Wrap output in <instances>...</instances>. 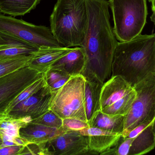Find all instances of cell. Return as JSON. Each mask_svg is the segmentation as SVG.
<instances>
[{
  "mask_svg": "<svg viewBox=\"0 0 155 155\" xmlns=\"http://www.w3.org/2000/svg\"><path fill=\"white\" fill-rule=\"evenodd\" d=\"M54 93L47 84L38 93L18 103L9 112L0 116V118L8 120L25 119L30 123L50 110Z\"/></svg>",
  "mask_w": 155,
  "mask_h": 155,
  "instance_id": "cell-10",
  "label": "cell"
},
{
  "mask_svg": "<svg viewBox=\"0 0 155 155\" xmlns=\"http://www.w3.org/2000/svg\"><path fill=\"white\" fill-rule=\"evenodd\" d=\"M123 116L108 114L97 111L88 122L89 127H97L122 135L124 129Z\"/></svg>",
  "mask_w": 155,
  "mask_h": 155,
  "instance_id": "cell-16",
  "label": "cell"
},
{
  "mask_svg": "<svg viewBox=\"0 0 155 155\" xmlns=\"http://www.w3.org/2000/svg\"><path fill=\"white\" fill-rule=\"evenodd\" d=\"M153 128L154 130L155 133V119L153 121Z\"/></svg>",
  "mask_w": 155,
  "mask_h": 155,
  "instance_id": "cell-33",
  "label": "cell"
},
{
  "mask_svg": "<svg viewBox=\"0 0 155 155\" xmlns=\"http://www.w3.org/2000/svg\"><path fill=\"white\" fill-rule=\"evenodd\" d=\"M86 61L84 50L80 46H77L54 63L50 69L58 70L70 76L82 74Z\"/></svg>",
  "mask_w": 155,
  "mask_h": 155,
  "instance_id": "cell-15",
  "label": "cell"
},
{
  "mask_svg": "<svg viewBox=\"0 0 155 155\" xmlns=\"http://www.w3.org/2000/svg\"><path fill=\"white\" fill-rule=\"evenodd\" d=\"M24 147L14 145L0 147V155H19Z\"/></svg>",
  "mask_w": 155,
  "mask_h": 155,
  "instance_id": "cell-27",
  "label": "cell"
},
{
  "mask_svg": "<svg viewBox=\"0 0 155 155\" xmlns=\"http://www.w3.org/2000/svg\"><path fill=\"white\" fill-rule=\"evenodd\" d=\"M30 123L59 129L62 127L63 119L51 110H49L38 118L32 120Z\"/></svg>",
  "mask_w": 155,
  "mask_h": 155,
  "instance_id": "cell-24",
  "label": "cell"
},
{
  "mask_svg": "<svg viewBox=\"0 0 155 155\" xmlns=\"http://www.w3.org/2000/svg\"><path fill=\"white\" fill-rule=\"evenodd\" d=\"M45 74L48 85H50L51 84L55 83L62 77L69 76L61 71L54 69H50L49 71L45 72Z\"/></svg>",
  "mask_w": 155,
  "mask_h": 155,
  "instance_id": "cell-26",
  "label": "cell"
},
{
  "mask_svg": "<svg viewBox=\"0 0 155 155\" xmlns=\"http://www.w3.org/2000/svg\"><path fill=\"white\" fill-rule=\"evenodd\" d=\"M47 85L46 81V76L45 73L42 77L34 82L31 84L26 89H25L21 92L17 97L14 100L13 102L10 105L8 109L6 112L4 113H7L11 109L13 108L15 106L22 101H24L25 99L31 97L35 94L38 93L41 89L46 86Z\"/></svg>",
  "mask_w": 155,
  "mask_h": 155,
  "instance_id": "cell-23",
  "label": "cell"
},
{
  "mask_svg": "<svg viewBox=\"0 0 155 155\" xmlns=\"http://www.w3.org/2000/svg\"><path fill=\"white\" fill-rule=\"evenodd\" d=\"M103 85L97 81L86 80L85 103L87 123L95 113L101 110L100 93Z\"/></svg>",
  "mask_w": 155,
  "mask_h": 155,
  "instance_id": "cell-18",
  "label": "cell"
},
{
  "mask_svg": "<svg viewBox=\"0 0 155 155\" xmlns=\"http://www.w3.org/2000/svg\"><path fill=\"white\" fill-rule=\"evenodd\" d=\"M0 34L27 43L39 48L41 46H63L51 28L27 22L13 16L0 14Z\"/></svg>",
  "mask_w": 155,
  "mask_h": 155,
  "instance_id": "cell-6",
  "label": "cell"
},
{
  "mask_svg": "<svg viewBox=\"0 0 155 155\" xmlns=\"http://www.w3.org/2000/svg\"><path fill=\"white\" fill-rule=\"evenodd\" d=\"M10 38L9 42L0 45V60L22 55H30L39 48L31 45Z\"/></svg>",
  "mask_w": 155,
  "mask_h": 155,
  "instance_id": "cell-19",
  "label": "cell"
},
{
  "mask_svg": "<svg viewBox=\"0 0 155 155\" xmlns=\"http://www.w3.org/2000/svg\"><path fill=\"white\" fill-rule=\"evenodd\" d=\"M3 144V140L2 139V137L0 136V147H2V145Z\"/></svg>",
  "mask_w": 155,
  "mask_h": 155,
  "instance_id": "cell-32",
  "label": "cell"
},
{
  "mask_svg": "<svg viewBox=\"0 0 155 155\" xmlns=\"http://www.w3.org/2000/svg\"><path fill=\"white\" fill-rule=\"evenodd\" d=\"M155 9V1L152 4V11H153Z\"/></svg>",
  "mask_w": 155,
  "mask_h": 155,
  "instance_id": "cell-31",
  "label": "cell"
},
{
  "mask_svg": "<svg viewBox=\"0 0 155 155\" xmlns=\"http://www.w3.org/2000/svg\"><path fill=\"white\" fill-rule=\"evenodd\" d=\"M74 47L41 46L31 54L32 57L28 66L41 73H44L59 59L73 51Z\"/></svg>",
  "mask_w": 155,
  "mask_h": 155,
  "instance_id": "cell-12",
  "label": "cell"
},
{
  "mask_svg": "<svg viewBox=\"0 0 155 155\" xmlns=\"http://www.w3.org/2000/svg\"><path fill=\"white\" fill-rule=\"evenodd\" d=\"M136 96L135 90L115 102L114 103L101 109L105 113L114 115L125 116L128 113Z\"/></svg>",
  "mask_w": 155,
  "mask_h": 155,
  "instance_id": "cell-21",
  "label": "cell"
},
{
  "mask_svg": "<svg viewBox=\"0 0 155 155\" xmlns=\"http://www.w3.org/2000/svg\"><path fill=\"white\" fill-rule=\"evenodd\" d=\"M86 79L82 74L72 76L54 93L50 110L62 119L75 118L87 122L86 110Z\"/></svg>",
  "mask_w": 155,
  "mask_h": 155,
  "instance_id": "cell-5",
  "label": "cell"
},
{
  "mask_svg": "<svg viewBox=\"0 0 155 155\" xmlns=\"http://www.w3.org/2000/svg\"><path fill=\"white\" fill-rule=\"evenodd\" d=\"M135 99L124 119L122 136L126 137L135 127L150 124L155 119V73L151 74L134 87Z\"/></svg>",
  "mask_w": 155,
  "mask_h": 155,
  "instance_id": "cell-7",
  "label": "cell"
},
{
  "mask_svg": "<svg viewBox=\"0 0 155 155\" xmlns=\"http://www.w3.org/2000/svg\"><path fill=\"white\" fill-rule=\"evenodd\" d=\"M155 73V34L142 35L118 42L112 76H119L132 87Z\"/></svg>",
  "mask_w": 155,
  "mask_h": 155,
  "instance_id": "cell-2",
  "label": "cell"
},
{
  "mask_svg": "<svg viewBox=\"0 0 155 155\" xmlns=\"http://www.w3.org/2000/svg\"><path fill=\"white\" fill-rule=\"evenodd\" d=\"M41 0H0V12L16 17L25 15L35 9Z\"/></svg>",
  "mask_w": 155,
  "mask_h": 155,
  "instance_id": "cell-17",
  "label": "cell"
},
{
  "mask_svg": "<svg viewBox=\"0 0 155 155\" xmlns=\"http://www.w3.org/2000/svg\"><path fill=\"white\" fill-rule=\"evenodd\" d=\"M44 73L26 66L0 78V116L22 91Z\"/></svg>",
  "mask_w": 155,
  "mask_h": 155,
  "instance_id": "cell-9",
  "label": "cell"
},
{
  "mask_svg": "<svg viewBox=\"0 0 155 155\" xmlns=\"http://www.w3.org/2000/svg\"><path fill=\"white\" fill-rule=\"evenodd\" d=\"M66 132L63 126L58 129L29 123L20 129L19 134L21 137L31 143L40 145L46 143Z\"/></svg>",
  "mask_w": 155,
  "mask_h": 155,
  "instance_id": "cell-14",
  "label": "cell"
},
{
  "mask_svg": "<svg viewBox=\"0 0 155 155\" xmlns=\"http://www.w3.org/2000/svg\"><path fill=\"white\" fill-rule=\"evenodd\" d=\"M122 135H98L88 136L89 150L92 154H100L113 147Z\"/></svg>",
  "mask_w": 155,
  "mask_h": 155,
  "instance_id": "cell-20",
  "label": "cell"
},
{
  "mask_svg": "<svg viewBox=\"0 0 155 155\" xmlns=\"http://www.w3.org/2000/svg\"><path fill=\"white\" fill-rule=\"evenodd\" d=\"M71 76H64V77H62L61 79H59V80L56 81L55 83L51 84L50 85H48L50 89H51V92L52 93H55L56 91H58L66 83V82L69 80Z\"/></svg>",
  "mask_w": 155,
  "mask_h": 155,
  "instance_id": "cell-28",
  "label": "cell"
},
{
  "mask_svg": "<svg viewBox=\"0 0 155 155\" xmlns=\"http://www.w3.org/2000/svg\"><path fill=\"white\" fill-rule=\"evenodd\" d=\"M32 57V54L20 56L0 60V78L21 68L28 66Z\"/></svg>",
  "mask_w": 155,
  "mask_h": 155,
  "instance_id": "cell-22",
  "label": "cell"
},
{
  "mask_svg": "<svg viewBox=\"0 0 155 155\" xmlns=\"http://www.w3.org/2000/svg\"><path fill=\"white\" fill-rule=\"evenodd\" d=\"M150 18H151V21L155 25V9L153 11V13H152Z\"/></svg>",
  "mask_w": 155,
  "mask_h": 155,
  "instance_id": "cell-30",
  "label": "cell"
},
{
  "mask_svg": "<svg viewBox=\"0 0 155 155\" xmlns=\"http://www.w3.org/2000/svg\"><path fill=\"white\" fill-rule=\"evenodd\" d=\"M148 1H149L150 2H151V3H153L154 2H155V0H148Z\"/></svg>",
  "mask_w": 155,
  "mask_h": 155,
  "instance_id": "cell-34",
  "label": "cell"
},
{
  "mask_svg": "<svg viewBox=\"0 0 155 155\" xmlns=\"http://www.w3.org/2000/svg\"><path fill=\"white\" fill-rule=\"evenodd\" d=\"M63 127L67 131H79L89 127L87 122L75 119L67 118L63 119Z\"/></svg>",
  "mask_w": 155,
  "mask_h": 155,
  "instance_id": "cell-25",
  "label": "cell"
},
{
  "mask_svg": "<svg viewBox=\"0 0 155 155\" xmlns=\"http://www.w3.org/2000/svg\"><path fill=\"white\" fill-rule=\"evenodd\" d=\"M87 25L80 47L84 52L86 64L82 75L87 80L104 84L112 74V65L118 42L110 21L106 0H85Z\"/></svg>",
  "mask_w": 155,
  "mask_h": 155,
  "instance_id": "cell-1",
  "label": "cell"
},
{
  "mask_svg": "<svg viewBox=\"0 0 155 155\" xmlns=\"http://www.w3.org/2000/svg\"><path fill=\"white\" fill-rule=\"evenodd\" d=\"M87 20L85 0H57L50 16L51 29L63 46H81Z\"/></svg>",
  "mask_w": 155,
  "mask_h": 155,
  "instance_id": "cell-3",
  "label": "cell"
},
{
  "mask_svg": "<svg viewBox=\"0 0 155 155\" xmlns=\"http://www.w3.org/2000/svg\"><path fill=\"white\" fill-rule=\"evenodd\" d=\"M155 148L153 122L143 123L131 130L126 137L121 136L113 147L104 152V155L146 154Z\"/></svg>",
  "mask_w": 155,
  "mask_h": 155,
  "instance_id": "cell-8",
  "label": "cell"
},
{
  "mask_svg": "<svg viewBox=\"0 0 155 155\" xmlns=\"http://www.w3.org/2000/svg\"><path fill=\"white\" fill-rule=\"evenodd\" d=\"M134 90V87L121 76H111L103 84L101 88L100 99L101 110L124 97Z\"/></svg>",
  "mask_w": 155,
  "mask_h": 155,
  "instance_id": "cell-13",
  "label": "cell"
},
{
  "mask_svg": "<svg viewBox=\"0 0 155 155\" xmlns=\"http://www.w3.org/2000/svg\"><path fill=\"white\" fill-rule=\"evenodd\" d=\"M113 15L115 35L127 42L141 34L148 15L146 0H108Z\"/></svg>",
  "mask_w": 155,
  "mask_h": 155,
  "instance_id": "cell-4",
  "label": "cell"
},
{
  "mask_svg": "<svg viewBox=\"0 0 155 155\" xmlns=\"http://www.w3.org/2000/svg\"><path fill=\"white\" fill-rule=\"evenodd\" d=\"M50 155L90 154L88 136L78 131H67L47 143Z\"/></svg>",
  "mask_w": 155,
  "mask_h": 155,
  "instance_id": "cell-11",
  "label": "cell"
},
{
  "mask_svg": "<svg viewBox=\"0 0 155 155\" xmlns=\"http://www.w3.org/2000/svg\"><path fill=\"white\" fill-rule=\"evenodd\" d=\"M10 40V38L3 36L0 34V45L7 43Z\"/></svg>",
  "mask_w": 155,
  "mask_h": 155,
  "instance_id": "cell-29",
  "label": "cell"
}]
</instances>
